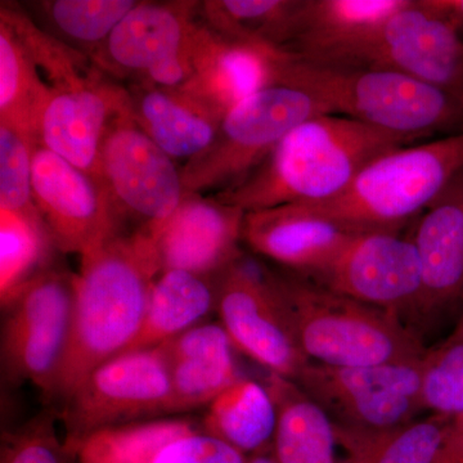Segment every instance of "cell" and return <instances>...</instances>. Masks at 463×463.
<instances>
[{"mask_svg": "<svg viewBox=\"0 0 463 463\" xmlns=\"http://www.w3.org/2000/svg\"><path fill=\"white\" fill-rule=\"evenodd\" d=\"M218 276L178 269L161 272L152 288L141 330L124 354L155 349L207 322L209 316L216 313Z\"/></svg>", "mask_w": 463, "mask_h": 463, "instance_id": "obj_24", "label": "cell"}, {"mask_svg": "<svg viewBox=\"0 0 463 463\" xmlns=\"http://www.w3.org/2000/svg\"><path fill=\"white\" fill-rule=\"evenodd\" d=\"M267 388L279 414L273 441L279 463H343L334 422L298 383L269 373Z\"/></svg>", "mask_w": 463, "mask_h": 463, "instance_id": "obj_26", "label": "cell"}, {"mask_svg": "<svg viewBox=\"0 0 463 463\" xmlns=\"http://www.w3.org/2000/svg\"><path fill=\"white\" fill-rule=\"evenodd\" d=\"M201 2H138L120 21L94 63L109 78L132 79L185 50Z\"/></svg>", "mask_w": 463, "mask_h": 463, "instance_id": "obj_20", "label": "cell"}, {"mask_svg": "<svg viewBox=\"0 0 463 463\" xmlns=\"http://www.w3.org/2000/svg\"><path fill=\"white\" fill-rule=\"evenodd\" d=\"M422 270L417 312L463 301V170L420 215L412 233Z\"/></svg>", "mask_w": 463, "mask_h": 463, "instance_id": "obj_21", "label": "cell"}, {"mask_svg": "<svg viewBox=\"0 0 463 463\" xmlns=\"http://www.w3.org/2000/svg\"><path fill=\"white\" fill-rule=\"evenodd\" d=\"M455 421L432 416L388 430L364 431L335 425L343 463H430Z\"/></svg>", "mask_w": 463, "mask_h": 463, "instance_id": "obj_30", "label": "cell"}, {"mask_svg": "<svg viewBox=\"0 0 463 463\" xmlns=\"http://www.w3.org/2000/svg\"><path fill=\"white\" fill-rule=\"evenodd\" d=\"M422 403L434 416L463 419V327L422 358Z\"/></svg>", "mask_w": 463, "mask_h": 463, "instance_id": "obj_34", "label": "cell"}, {"mask_svg": "<svg viewBox=\"0 0 463 463\" xmlns=\"http://www.w3.org/2000/svg\"><path fill=\"white\" fill-rule=\"evenodd\" d=\"M172 386V413L210 405L242 376L221 322H205L157 346Z\"/></svg>", "mask_w": 463, "mask_h": 463, "instance_id": "obj_22", "label": "cell"}, {"mask_svg": "<svg viewBox=\"0 0 463 463\" xmlns=\"http://www.w3.org/2000/svg\"><path fill=\"white\" fill-rule=\"evenodd\" d=\"M430 463H463V428L452 423Z\"/></svg>", "mask_w": 463, "mask_h": 463, "instance_id": "obj_37", "label": "cell"}, {"mask_svg": "<svg viewBox=\"0 0 463 463\" xmlns=\"http://www.w3.org/2000/svg\"><path fill=\"white\" fill-rule=\"evenodd\" d=\"M75 274L43 269L2 303V361L14 383L52 394L71 330Z\"/></svg>", "mask_w": 463, "mask_h": 463, "instance_id": "obj_10", "label": "cell"}, {"mask_svg": "<svg viewBox=\"0 0 463 463\" xmlns=\"http://www.w3.org/2000/svg\"><path fill=\"white\" fill-rule=\"evenodd\" d=\"M80 463H106V462L88 461V459H80Z\"/></svg>", "mask_w": 463, "mask_h": 463, "instance_id": "obj_40", "label": "cell"}, {"mask_svg": "<svg viewBox=\"0 0 463 463\" xmlns=\"http://www.w3.org/2000/svg\"><path fill=\"white\" fill-rule=\"evenodd\" d=\"M53 243L47 227L0 212V298L7 301L18 288L42 272Z\"/></svg>", "mask_w": 463, "mask_h": 463, "instance_id": "obj_33", "label": "cell"}, {"mask_svg": "<svg viewBox=\"0 0 463 463\" xmlns=\"http://www.w3.org/2000/svg\"><path fill=\"white\" fill-rule=\"evenodd\" d=\"M462 303H463V301H462ZM457 326H462V327H463V310H462L461 318H459L458 325H457Z\"/></svg>", "mask_w": 463, "mask_h": 463, "instance_id": "obj_42", "label": "cell"}, {"mask_svg": "<svg viewBox=\"0 0 463 463\" xmlns=\"http://www.w3.org/2000/svg\"><path fill=\"white\" fill-rule=\"evenodd\" d=\"M407 0H304L289 53L321 62L373 32Z\"/></svg>", "mask_w": 463, "mask_h": 463, "instance_id": "obj_25", "label": "cell"}, {"mask_svg": "<svg viewBox=\"0 0 463 463\" xmlns=\"http://www.w3.org/2000/svg\"><path fill=\"white\" fill-rule=\"evenodd\" d=\"M161 272L156 242L145 232H120L81 257L69 343L51 395L66 402L96 368L124 354Z\"/></svg>", "mask_w": 463, "mask_h": 463, "instance_id": "obj_1", "label": "cell"}, {"mask_svg": "<svg viewBox=\"0 0 463 463\" xmlns=\"http://www.w3.org/2000/svg\"><path fill=\"white\" fill-rule=\"evenodd\" d=\"M276 403L267 385L242 377L209 405L203 429L243 456L273 449Z\"/></svg>", "mask_w": 463, "mask_h": 463, "instance_id": "obj_27", "label": "cell"}, {"mask_svg": "<svg viewBox=\"0 0 463 463\" xmlns=\"http://www.w3.org/2000/svg\"><path fill=\"white\" fill-rule=\"evenodd\" d=\"M455 422L457 423V425L461 426V428H463V419L457 420V421H455Z\"/></svg>", "mask_w": 463, "mask_h": 463, "instance_id": "obj_41", "label": "cell"}, {"mask_svg": "<svg viewBox=\"0 0 463 463\" xmlns=\"http://www.w3.org/2000/svg\"><path fill=\"white\" fill-rule=\"evenodd\" d=\"M423 3L463 38V0H423Z\"/></svg>", "mask_w": 463, "mask_h": 463, "instance_id": "obj_38", "label": "cell"}, {"mask_svg": "<svg viewBox=\"0 0 463 463\" xmlns=\"http://www.w3.org/2000/svg\"><path fill=\"white\" fill-rule=\"evenodd\" d=\"M129 103L128 88L106 74L75 87L51 90L36 128V143L99 182L103 143Z\"/></svg>", "mask_w": 463, "mask_h": 463, "instance_id": "obj_15", "label": "cell"}, {"mask_svg": "<svg viewBox=\"0 0 463 463\" xmlns=\"http://www.w3.org/2000/svg\"><path fill=\"white\" fill-rule=\"evenodd\" d=\"M463 170V132L392 149L334 199L303 205L358 232L401 231Z\"/></svg>", "mask_w": 463, "mask_h": 463, "instance_id": "obj_5", "label": "cell"}, {"mask_svg": "<svg viewBox=\"0 0 463 463\" xmlns=\"http://www.w3.org/2000/svg\"><path fill=\"white\" fill-rule=\"evenodd\" d=\"M289 52L228 38L197 23L192 33V76L184 93L225 115L243 99L279 81Z\"/></svg>", "mask_w": 463, "mask_h": 463, "instance_id": "obj_16", "label": "cell"}, {"mask_svg": "<svg viewBox=\"0 0 463 463\" xmlns=\"http://www.w3.org/2000/svg\"><path fill=\"white\" fill-rule=\"evenodd\" d=\"M0 21L16 33L51 90H63L105 74L90 57L50 35L20 5L2 3Z\"/></svg>", "mask_w": 463, "mask_h": 463, "instance_id": "obj_32", "label": "cell"}, {"mask_svg": "<svg viewBox=\"0 0 463 463\" xmlns=\"http://www.w3.org/2000/svg\"><path fill=\"white\" fill-rule=\"evenodd\" d=\"M50 91L16 33L0 21V124L14 128L35 143Z\"/></svg>", "mask_w": 463, "mask_h": 463, "instance_id": "obj_31", "label": "cell"}, {"mask_svg": "<svg viewBox=\"0 0 463 463\" xmlns=\"http://www.w3.org/2000/svg\"><path fill=\"white\" fill-rule=\"evenodd\" d=\"M410 143L336 114L291 130L263 163L230 190L212 194L245 213L334 199L377 157Z\"/></svg>", "mask_w": 463, "mask_h": 463, "instance_id": "obj_2", "label": "cell"}, {"mask_svg": "<svg viewBox=\"0 0 463 463\" xmlns=\"http://www.w3.org/2000/svg\"><path fill=\"white\" fill-rule=\"evenodd\" d=\"M33 145L25 134L0 124V212L44 224L33 203Z\"/></svg>", "mask_w": 463, "mask_h": 463, "instance_id": "obj_35", "label": "cell"}, {"mask_svg": "<svg viewBox=\"0 0 463 463\" xmlns=\"http://www.w3.org/2000/svg\"><path fill=\"white\" fill-rule=\"evenodd\" d=\"M279 83L303 88L331 114L354 118L408 142L463 132V100L411 76L380 69L319 65L289 54Z\"/></svg>", "mask_w": 463, "mask_h": 463, "instance_id": "obj_3", "label": "cell"}, {"mask_svg": "<svg viewBox=\"0 0 463 463\" xmlns=\"http://www.w3.org/2000/svg\"><path fill=\"white\" fill-rule=\"evenodd\" d=\"M272 279L298 345L313 364L368 367L425 355L416 332L395 313L303 277L272 270Z\"/></svg>", "mask_w": 463, "mask_h": 463, "instance_id": "obj_4", "label": "cell"}, {"mask_svg": "<svg viewBox=\"0 0 463 463\" xmlns=\"http://www.w3.org/2000/svg\"><path fill=\"white\" fill-rule=\"evenodd\" d=\"M138 0H47L27 3L30 17L67 47L99 56L115 27Z\"/></svg>", "mask_w": 463, "mask_h": 463, "instance_id": "obj_29", "label": "cell"}, {"mask_svg": "<svg viewBox=\"0 0 463 463\" xmlns=\"http://www.w3.org/2000/svg\"><path fill=\"white\" fill-rule=\"evenodd\" d=\"M317 282L401 317L417 312L422 270L412 237L399 231L361 232ZM315 279V281H316Z\"/></svg>", "mask_w": 463, "mask_h": 463, "instance_id": "obj_14", "label": "cell"}, {"mask_svg": "<svg viewBox=\"0 0 463 463\" xmlns=\"http://www.w3.org/2000/svg\"><path fill=\"white\" fill-rule=\"evenodd\" d=\"M99 182L127 231L152 239L181 205V167L123 112L112 123L100 155Z\"/></svg>", "mask_w": 463, "mask_h": 463, "instance_id": "obj_8", "label": "cell"}, {"mask_svg": "<svg viewBox=\"0 0 463 463\" xmlns=\"http://www.w3.org/2000/svg\"><path fill=\"white\" fill-rule=\"evenodd\" d=\"M129 111L137 125L182 166L214 142L224 115L183 90L132 84Z\"/></svg>", "mask_w": 463, "mask_h": 463, "instance_id": "obj_23", "label": "cell"}, {"mask_svg": "<svg viewBox=\"0 0 463 463\" xmlns=\"http://www.w3.org/2000/svg\"><path fill=\"white\" fill-rule=\"evenodd\" d=\"M240 207L185 191L181 205L155 236L164 270L216 276L242 255Z\"/></svg>", "mask_w": 463, "mask_h": 463, "instance_id": "obj_17", "label": "cell"}, {"mask_svg": "<svg viewBox=\"0 0 463 463\" xmlns=\"http://www.w3.org/2000/svg\"><path fill=\"white\" fill-rule=\"evenodd\" d=\"M216 315L236 350L270 373L297 381L310 364L263 263L242 254L219 273Z\"/></svg>", "mask_w": 463, "mask_h": 463, "instance_id": "obj_11", "label": "cell"}, {"mask_svg": "<svg viewBox=\"0 0 463 463\" xmlns=\"http://www.w3.org/2000/svg\"><path fill=\"white\" fill-rule=\"evenodd\" d=\"M315 63L388 70L463 100V38L423 0H407L364 38Z\"/></svg>", "mask_w": 463, "mask_h": 463, "instance_id": "obj_7", "label": "cell"}, {"mask_svg": "<svg viewBox=\"0 0 463 463\" xmlns=\"http://www.w3.org/2000/svg\"><path fill=\"white\" fill-rule=\"evenodd\" d=\"M3 463H62L57 439L48 426L41 425L18 438Z\"/></svg>", "mask_w": 463, "mask_h": 463, "instance_id": "obj_36", "label": "cell"}, {"mask_svg": "<svg viewBox=\"0 0 463 463\" xmlns=\"http://www.w3.org/2000/svg\"><path fill=\"white\" fill-rule=\"evenodd\" d=\"M79 459L106 463H246L223 440L185 420L129 423L76 444Z\"/></svg>", "mask_w": 463, "mask_h": 463, "instance_id": "obj_19", "label": "cell"}, {"mask_svg": "<svg viewBox=\"0 0 463 463\" xmlns=\"http://www.w3.org/2000/svg\"><path fill=\"white\" fill-rule=\"evenodd\" d=\"M358 233L303 205H283L246 213L242 242L260 257L316 279Z\"/></svg>", "mask_w": 463, "mask_h": 463, "instance_id": "obj_18", "label": "cell"}, {"mask_svg": "<svg viewBox=\"0 0 463 463\" xmlns=\"http://www.w3.org/2000/svg\"><path fill=\"white\" fill-rule=\"evenodd\" d=\"M422 358L347 368L310 362L295 383L328 414L334 425L354 430H388L414 421L425 411Z\"/></svg>", "mask_w": 463, "mask_h": 463, "instance_id": "obj_9", "label": "cell"}, {"mask_svg": "<svg viewBox=\"0 0 463 463\" xmlns=\"http://www.w3.org/2000/svg\"><path fill=\"white\" fill-rule=\"evenodd\" d=\"M72 444L143 417L172 413L169 373L158 347L128 353L93 371L65 402Z\"/></svg>", "mask_w": 463, "mask_h": 463, "instance_id": "obj_12", "label": "cell"}, {"mask_svg": "<svg viewBox=\"0 0 463 463\" xmlns=\"http://www.w3.org/2000/svg\"><path fill=\"white\" fill-rule=\"evenodd\" d=\"M246 463H279V461H277L272 449L268 450V452L258 453V455L249 456Z\"/></svg>", "mask_w": 463, "mask_h": 463, "instance_id": "obj_39", "label": "cell"}, {"mask_svg": "<svg viewBox=\"0 0 463 463\" xmlns=\"http://www.w3.org/2000/svg\"><path fill=\"white\" fill-rule=\"evenodd\" d=\"M331 114L310 91L288 83L259 90L224 115L214 142L181 166L184 190L212 196L233 188L272 154L295 128Z\"/></svg>", "mask_w": 463, "mask_h": 463, "instance_id": "obj_6", "label": "cell"}, {"mask_svg": "<svg viewBox=\"0 0 463 463\" xmlns=\"http://www.w3.org/2000/svg\"><path fill=\"white\" fill-rule=\"evenodd\" d=\"M303 5L304 0H206L199 17L228 38L288 52Z\"/></svg>", "mask_w": 463, "mask_h": 463, "instance_id": "obj_28", "label": "cell"}, {"mask_svg": "<svg viewBox=\"0 0 463 463\" xmlns=\"http://www.w3.org/2000/svg\"><path fill=\"white\" fill-rule=\"evenodd\" d=\"M33 196L53 245L66 254L84 257L127 231L99 181L36 142Z\"/></svg>", "mask_w": 463, "mask_h": 463, "instance_id": "obj_13", "label": "cell"}]
</instances>
